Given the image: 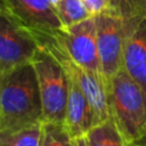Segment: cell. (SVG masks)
<instances>
[{"mask_svg": "<svg viewBox=\"0 0 146 146\" xmlns=\"http://www.w3.org/2000/svg\"><path fill=\"white\" fill-rule=\"evenodd\" d=\"M1 8L33 34H57L64 27L50 0H1Z\"/></svg>", "mask_w": 146, "mask_h": 146, "instance_id": "cell-7", "label": "cell"}, {"mask_svg": "<svg viewBox=\"0 0 146 146\" xmlns=\"http://www.w3.org/2000/svg\"><path fill=\"white\" fill-rule=\"evenodd\" d=\"M50 2H51V3H52V5L55 6V7H56V6L58 5V2H59V0H50Z\"/></svg>", "mask_w": 146, "mask_h": 146, "instance_id": "cell-19", "label": "cell"}, {"mask_svg": "<svg viewBox=\"0 0 146 146\" xmlns=\"http://www.w3.org/2000/svg\"><path fill=\"white\" fill-rule=\"evenodd\" d=\"M84 136L88 146H128L112 119L95 124Z\"/></svg>", "mask_w": 146, "mask_h": 146, "instance_id": "cell-11", "label": "cell"}, {"mask_svg": "<svg viewBox=\"0 0 146 146\" xmlns=\"http://www.w3.org/2000/svg\"><path fill=\"white\" fill-rule=\"evenodd\" d=\"M42 123L11 133H0V146H41Z\"/></svg>", "mask_w": 146, "mask_h": 146, "instance_id": "cell-12", "label": "cell"}, {"mask_svg": "<svg viewBox=\"0 0 146 146\" xmlns=\"http://www.w3.org/2000/svg\"><path fill=\"white\" fill-rule=\"evenodd\" d=\"M56 11L64 29L92 16L82 0H59Z\"/></svg>", "mask_w": 146, "mask_h": 146, "instance_id": "cell-13", "label": "cell"}, {"mask_svg": "<svg viewBox=\"0 0 146 146\" xmlns=\"http://www.w3.org/2000/svg\"><path fill=\"white\" fill-rule=\"evenodd\" d=\"M114 11L124 21L146 16V0H111Z\"/></svg>", "mask_w": 146, "mask_h": 146, "instance_id": "cell-15", "label": "cell"}, {"mask_svg": "<svg viewBox=\"0 0 146 146\" xmlns=\"http://www.w3.org/2000/svg\"><path fill=\"white\" fill-rule=\"evenodd\" d=\"M40 89L43 122L64 123L67 103V74L62 64L40 49L32 62Z\"/></svg>", "mask_w": 146, "mask_h": 146, "instance_id": "cell-4", "label": "cell"}, {"mask_svg": "<svg viewBox=\"0 0 146 146\" xmlns=\"http://www.w3.org/2000/svg\"><path fill=\"white\" fill-rule=\"evenodd\" d=\"M108 107L127 144L138 139L146 129V90L121 68L110 80Z\"/></svg>", "mask_w": 146, "mask_h": 146, "instance_id": "cell-2", "label": "cell"}, {"mask_svg": "<svg viewBox=\"0 0 146 146\" xmlns=\"http://www.w3.org/2000/svg\"><path fill=\"white\" fill-rule=\"evenodd\" d=\"M39 48L49 52L64 67L80 86L89 99L95 113L96 124L111 119L108 107V82L103 75L96 74L79 65L67 52L59 33L57 34H34Z\"/></svg>", "mask_w": 146, "mask_h": 146, "instance_id": "cell-3", "label": "cell"}, {"mask_svg": "<svg viewBox=\"0 0 146 146\" xmlns=\"http://www.w3.org/2000/svg\"><path fill=\"white\" fill-rule=\"evenodd\" d=\"M72 146H88L86 136H81V137L73 138V144H72Z\"/></svg>", "mask_w": 146, "mask_h": 146, "instance_id": "cell-18", "label": "cell"}, {"mask_svg": "<svg viewBox=\"0 0 146 146\" xmlns=\"http://www.w3.org/2000/svg\"><path fill=\"white\" fill-rule=\"evenodd\" d=\"M59 36L70 56L79 65L96 74L103 75L97 46L95 16L65 27L59 33Z\"/></svg>", "mask_w": 146, "mask_h": 146, "instance_id": "cell-8", "label": "cell"}, {"mask_svg": "<svg viewBox=\"0 0 146 146\" xmlns=\"http://www.w3.org/2000/svg\"><path fill=\"white\" fill-rule=\"evenodd\" d=\"M43 122L39 82L32 63L0 75V133Z\"/></svg>", "mask_w": 146, "mask_h": 146, "instance_id": "cell-1", "label": "cell"}, {"mask_svg": "<svg viewBox=\"0 0 146 146\" xmlns=\"http://www.w3.org/2000/svg\"><path fill=\"white\" fill-rule=\"evenodd\" d=\"M128 146H146V129L144 130L143 135L138 139H136L135 141L130 143Z\"/></svg>", "mask_w": 146, "mask_h": 146, "instance_id": "cell-17", "label": "cell"}, {"mask_svg": "<svg viewBox=\"0 0 146 146\" xmlns=\"http://www.w3.org/2000/svg\"><path fill=\"white\" fill-rule=\"evenodd\" d=\"M39 50V43L34 34L1 8L0 75L32 63Z\"/></svg>", "mask_w": 146, "mask_h": 146, "instance_id": "cell-5", "label": "cell"}, {"mask_svg": "<svg viewBox=\"0 0 146 146\" xmlns=\"http://www.w3.org/2000/svg\"><path fill=\"white\" fill-rule=\"evenodd\" d=\"M83 3L87 6L88 10L92 16L102 15V14H108V13H114L113 6L111 0H82ZM117 15V14H116Z\"/></svg>", "mask_w": 146, "mask_h": 146, "instance_id": "cell-16", "label": "cell"}, {"mask_svg": "<svg viewBox=\"0 0 146 146\" xmlns=\"http://www.w3.org/2000/svg\"><path fill=\"white\" fill-rule=\"evenodd\" d=\"M95 17L100 68L110 84V80L123 66L125 24L123 18L114 13L102 14Z\"/></svg>", "mask_w": 146, "mask_h": 146, "instance_id": "cell-6", "label": "cell"}, {"mask_svg": "<svg viewBox=\"0 0 146 146\" xmlns=\"http://www.w3.org/2000/svg\"><path fill=\"white\" fill-rule=\"evenodd\" d=\"M73 137L64 123H42L41 146H72Z\"/></svg>", "mask_w": 146, "mask_h": 146, "instance_id": "cell-14", "label": "cell"}, {"mask_svg": "<svg viewBox=\"0 0 146 146\" xmlns=\"http://www.w3.org/2000/svg\"><path fill=\"white\" fill-rule=\"evenodd\" d=\"M124 24L127 34L122 68L146 90V16L124 21Z\"/></svg>", "mask_w": 146, "mask_h": 146, "instance_id": "cell-9", "label": "cell"}, {"mask_svg": "<svg viewBox=\"0 0 146 146\" xmlns=\"http://www.w3.org/2000/svg\"><path fill=\"white\" fill-rule=\"evenodd\" d=\"M67 82L68 91L64 124L71 136L76 138L84 136L96 124V117L86 94L78 82L68 74Z\"/></svg>", "mask_w": 146, "mask_h": 146, "instance_id": "cell-10", "label": "cell"}]
</instances>
